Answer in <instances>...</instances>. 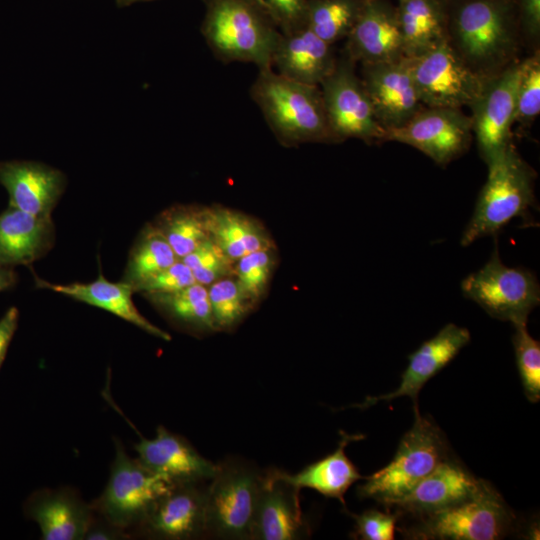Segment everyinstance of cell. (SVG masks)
Masks as SVG:
<instances>
[{
	"mask_svg": "<svg viewBox=\"0 0 540 540\" xmlns=\"http://www.w3.org/2000/svg\"><path fill=\"white\" fill-rule=\"evenodd\" d=\"M202 1L201 34L218 60L271 67L281 32L258 0Z\"/></svg>",
	"mask_w": 540,
	"mask_h": 540,
	"instance_id": "3",
	"label": "cell"
},
{
	"mask_svg": "<svg viewBox=\"0 0 540 540\" xmlns=\"http://www.w3.org/2000/svg\"><path fill=\"white\" fill-rule=\"evenodd\" d=\"M405 60L426 107H469L487 78L473 71L448 40Z\"/></svg>",
	"mask_w": 540,
	"mask_h": 540,
	"instance_id": "10",
	"label": "cell"
},
{
	"mask_svg": "<svg viewBox=\"0 0 540 540\" xmlns=\"http://www.w3.org/2000/svg\"><path fill=\"white\" fill-rule=\"evenodd\" d=\"M143 296L173 325L192 333L215 332L216 327L206 286L195 283L169 293H148Z\"/></svg>",
	"mask_w": 540,
	"mask_h": 540,
	"instance_id": "29",
	"label": "cell"
},
{
	"mask_svg": "<svg viewBox=\"0 0 540 540\" xmlns=\"http://www.w3.org/2000/svg\"><path fill=\"white\" fill-rule=\"evenodd\" d=\"M147 1H154V0H115V4L118 7L123 8V7H127L130 5L139 3V2H147Z\"/></svg>",
	"mask_w": 540,
	"mask_h": 540,
	"instance_id": "45",
	"label": "cell"
},
{
	"mask_svg": "<svg viewBox=\"0 0 540 540\" xmlns=\"http://www.w3.org/2000/svg\"><path fill=\"white\" fill-rule=\"evenodd\" d=\"M275 265V247L251 252L235 262L234 277L254 305L265 296Z\"/></svg>",
	"mask_w": 540,
	"mask_h": 540,
	"instance_id": "34",
	"label": "cell"
},
{
	"mask_svg": "<svg viewBox=\"0 0 540 540\" xmlns=\"http://www.w3.org/2000/svg\"><path fill=\"white\" fill-rule=\"evenodd\" d=\"M344 54L361 64L404 58L396 6L388 0H364L358 19L345 39Z\"/></svg>",
	"mask_w": 540,
	"mask_h": 540,
	"instance_id": "17",
	"label": "cell"
},
{
	"mask_svg": "<svg viewBox=\"0 0 540 540\" xmlns=\"http://www.w3.org/2000/svg\"><path fill=\"white\" fill-rule=\"evenodd\" d=\"M151 223L162 233L179 259L210 238L205 206L173 205L158 214Z\"/></svg>",
	"mask_w": 540,
	"mask_h": 540,
	"instance_id": "31",
	"label": "cell"
},
{
	"mask_svg": "<svg viewBox=\"0 0 540 540\" xmlns=\"http://www.w3.org/2000/svg\"><path fill=\"white\" fill-rule=\"evenodd\" d=\"M262 472L238 459L218 463L206 488L205 537L251 539Z\"/></svg>",
	"mask_w": 540,
	"mask_h": 540,
	"instance_id": "7",
	"label": "cell"
},
{
	"mask_svg": "<svg viewBox=\"0 0 540 540\" xmlns=\"http://www.w3.org/2000/svg\"><path fill=\"white\" fill-rule=\"evenodd\" d=\"M471 139V119L461 109L426 106L383 137L416 148L440 166L463 155Z\"/></svg>",
	"mask_w": 540,
	"mask_h": 540,
	"instance_id": "12",
	"label": "cell"
},
{
	"mask_svg": "<svg viewBox=\"0 0 540 540\" xmlns=\"http://www.w3.org/2000/svg\"><path fill=\"white\" fill-rule=\"evenodd\" d=\"M300 490L285 477L284 471L262 473L252 540H296L309 535Z\"/></svg>",
	"mask_w": 540,
	"mask_h": 540,
	"instance_id": "16",
	"label": "cell"
},
{
	"mask_svg": "<svg viewBox=\"0 0 540 540\" xmlns=\"http://www.w3.org/2000/svg\"><path fill=\"white\" fill-rule=\"evenodd\" d=\"M338 447L331 454L309 464L296 474L284 472L285 477L299 489L309 488L325 497L339 500L345 506L347 490L362 478L348 458L345 448L349 442L362 438L360 435L341 433Z\"/></svg>",
	"mask_w": 540,
	"mask_h": 540,
	"instance_id": "28",
	"label": "cell"
},
{
	"mask_svg": "<svg viewBox=\"0 0 540 540\" xmlns=\"http://www.w3.org/2000/svg\"><path fill=\"white\" fill-rule=\"evenodd\" d=\"M197 283L192 271L181 260L161 270L135 288V293H169Z\"/></svg>",
	"mask_w": 540,
	"mask_h": 540,
	"instance_id": "38",
	"label": "cell"
},
{
	"mask_svg": "<svg viewBox=\"0 0 540 540\" xmlns=\"http://www.w3.org/2000/svg\"><path fill=\"white\" fill-rule=\"evenodd\" d=\"M52 217H39L8 206L0 213V265L30 266L55 244Z\"/></svg>",
	"mask_w": 540,
	"mask_h": 540,
	"instance_id": "24",
	"label": "cell"
},
{
	"mask_svg": "<svg viewBox=\"0 0 540 540\" xmlns=\"http://www.w3.org/2000/svg\"><path fill=\"white\" fill-rule=\"evenodd\" d=\"M204 482L173 484L153 505L132 535L150 539L191 540L205 537Z\"/></svg>",
	"mask_w": 540,
	"mask_h": 540,
	"instance_id": "14",
	"label": "cell"
},
{
	"mask_svg": "<svg viewBox=\"0 0 540 540\" xmlns=\"http://www.w3.org/2000/svg\"><path fill=\"white\" fill-rule=\"evenodd\" d=\"M131 538L123 529L110 523L93 511V516L85 533V540H123Z\"/></svg>",
	"mask_w": 540,
	"mask_h": 540,
	"instance_id": "42",
	"label": "cell"
},
{
	"mask_svg": "<svg viewBox=\"0 0 540 540\" xmlns=\"http://www.w3.org/2000/svg\"><path fill=\"white\" fill-rule=\"evenodd\" d=\"M207 289L217 331H231L254 309L234 276L222 278Z\"/></svg>",
	"mask_w": 540,
	"mask_h": 540,
	"instance_id": "33",
	"label": "cell"
},
{
	"mask_svg": "<svg viewBox=\"0 0 540 540\" xmlns=\"http://www.w3.org/2000/svg\"><path fill=\"white\" fill-rule=\"evenodd\" d=\"M181 260L192 271L196 282L206 287L222 278L234 276L236 261L228 257L211 238Z\"/></svg>",
	"mask_w": 540,
	"mask_h": 540,
	"instance_id": "36",
	"label": "cell"
},
{
	"mask_svg": "<svg viewBox=\"0 0 540 540\" xmlns=\"http://www.w3.org/2000/svg\"><path fill=\"white\" fill-rule=\"evenodd\" d=\"M487 167V180L461 236L462 246L496 234L512 219L527 214L534 205L535 172L513 144L487 163Z\"/></svg>",
	"mask_w": 540,
	"mask_h": 540,
	"instance_id": "4",
	"label": "cell"
},
{
	"mask_svg": "<svg viewBox=\"0 0 540 540\" xmlns=\"http://www.w3.org/2000/svg\"><path fill=\"white\" fill-rule=\"evenodd\" d=\"M361 66V81L376 119L385 132L402 126L425 107L405 57Z\"/></svg>",
	"mask_w": 540,
	"mask_h": 540,
	"instance_id": "15",
	"label": "cell"
},
{
	"mask_svg": "<svg viewBox=\"0 0 540 540\" xmlns=\"http://www.w3.org/2000/svg\"><path fill=\"white\" fill-rule=\"evenodd\" d=\"M137 459L173 484L210 481L218 464L201 455L183 436L157 427L152 439L141 437L134 445Z\"/></svg>",
	"mask_w": 540,
	"mask_h": 540,
	"instance_id": "19",
	"label": "cell"
},
{
	"mask_svg": "<svg viewBox=\"0 0 540 540\" xmlns=\"http://www.w3.org/2000/svg\"><path fill=\"white\" fill-rule=\"evenodd\" d=\"M485 483L447 457L390 508L395 507L398 513L405 512L414 516L435 511L473 496Z\"/></svg>",
	"mask_w": 540,
	"mask_h": 540,
	"instance_id": "22",
	"label": "cell"
},
{
	"mask_svg": "<svg viewBox=\"0 0 540 540\" xmlns=\"http://www.w3.org/2000/svg\"><path fill=\"white\" fill-rule=\"evenodd\" d=\"M512 342L524 393L531 402L540 399V344L527 330V322L513 323Z\"/></svg>",
	"mask_w": 540,
	"mask_h": 540,
	"instance_id": "35",
	"label": "cell"
},
{
	"mask_svg": "<svg viewBox=\"0 0 540 540\" xmlns=\"http://www.w3.org/2000/svg\"><path fill=\"white\" fill-rule=\"evenodd\" d=\"M448 42L489 77L516 61L521 35L514 0H447Z\"/></svg>",
	"mask_w": 540,
	"mask_h": 540,
	"instance_id": "1",
	"label": "cell"
},
{
	"mask_svg": "<svg viewBox=\"0 0 540 540\" xmlns=\"http://www.w3.org/2000/svg\"><path fill=\"white\" fill-rule=\"evenodd\" d=\"M172 485L137 458H131L116 439L108 482L91 506L95 513L125 530L131 537L133 530Z\"/></svg>",
	"mask_w": 540,
	"mask_h": 540,
	"instance_id": "8",
	"label": "cell"
},
{
	"mask_svg": "<svg viewBox=\"0 0 540 540\" xmlns=\"http://www.w3.org/2000/svg\"><path fill=\"white\" fill-rule=\"evenodd\" d=\"M24 513L37 523L41 539L81 540L92 519L93 509L72 488H46L28 497Z\"/></svg>",
	"mask_w": 540,
	"mask_h": 540,
	"instance_id": "20",
	"label": "cell"
},
{
	"mask_svg": "<svg viewBox=\"0 0 540 540\" xmlns=\"http://www.w3.org/2000/svg\"><path fill=\"white\" fill-rule=\"evenodd\" d=\"M395 6L406 58L448 40L447 0H397Z\"/></svg>",
	"mask_w": 540,
	"mask_h": 540,
	"instance_id": "27",
	"label": "cell"
},
{
	"mask_svg": "<svg viewBox=\"0 0 540 540\" xmlns=\"http://www.w3.org/2000/svg\"><path fill=\"white\" fill-rule=\"evenodd\" d=\"M465 297L476 302L493 318L527 322L540 302V286L535 275L523 268L505 265L495 248L489 261L461 283Z\"/></svg>",
	"mask_w": 540,
	"mask_h": 540,
	"instance_id": "9",
	"label": "cell"
},
{
	"mask_svg": "<svg viewBox=\"0 0 540 540\" xmlns=\"http://www.w3.org/2000/svg\"><path fill=\"white\" fill-rule=\"evenodd\" d=\"M520 77L516 92L514 123L530 125L540 113L539 50L520 61Z\"/></svg>",
	"mask_w": 540,
	"mask_h": 540,
	"instance_id": "37",
	"label": "cell"
},
{
	"mask_svg": "<svg viewBox=\"0 0 540 540\" xmlns=\"http://www.w3.org/2000/svg\"><path fill=\"white\" fill-rule=\"evenodd\" d=\"M250 96L284 146L334 142L320 86L291 80L269 67L258 70Z\"/></svg>",
	"mask_w": 540,
	"mask_h": 540,
	"instance_id": "2",
	"label": "cell"
},
{
	"mask_svg": "<svg viewBox=\"0 0 540 540\" xmlns=\"http://www.w3.org/2000/svg\"><path fill=\"white\" fill-rule=\"evenodd\" d=\"M355 62L345 54L337 58L332 72L319 85L334 142L354 138L383 141L385 130L376 119Z\"/></svg>",
	"mask_w": 540,
	"mask_h": 540,
	"instance_id": "11",
	"label": "cell"
},
{
	"mask_svg": "<svg viewBox=\"0 0 540 540\" xmlns=\"http://www.w3.org/2000/svg\"><path fill=\"white\" fill-rule=\"evenodd\" d=\"M520 67L517 61L487 77L481 92L469 106L472 132L486 164L512 144Z\"/></svg>",
	"mask_w": 540,
	"mask_h": 540,
	"instance_id": "13",
	"label": "cell"
},
{
	"mask_svg": "<svg viewBox=\"0 0 540 540\" xmlns=\"http://www.w3.org/2000/svg\"><path fill=\"white\" fill-rule=\"evenodd\" d=\"M469 331L453 323L445 325L434 337L423 342L409 355V363L402 373L399 387L393 392L367 398L361 407L366 408L379 401H391L408 396L418 410V394L422 387L441 371L470 341Z\"/></svg>",
	"mask_w": 540,
	"mask_h": 540,
	"instance_id": "21",
	"label": "cell"
},
{
	"mask_svg": "<svg viewBox=\"0 0 540 540\" xmlns=\"http://www.w3.org/2000/svg\"><path fill=\"white\" fill-rule=\"evenodd\" d=\"M364 0H307L304 27L334 45L345 40L361 12Z\"/></svg>",
	"mask_w": 540,
	"mask_h": 540,
	"instance_id": "32",
	"label": "cell"
},
{
	"mask_svg": "<svg viewBox=\"0 0 540 540\" xmlns=\"http://www.w3.org/2000/svg\"><path fill=\"white\" fill-rule=\"evenodd\" d=\"M447 458V444L438 426L415 411V422L402 437L392 461L358 487L360 498L387 507L405 497Z\"/></svg>",
	"mask_w": 540,
	"mask_h": 540,
	"instance_id": "5",
	"label": "cell"
},
{
	"mask_svg": "<svg viewBox=\"0 0 540 540\" xmlns=\"http://www.w3.org/2000/svg\"><path fill=\"white\" fill-rule=\"evenodd\" d=\"M336 61L333 45L302 27L290 33H281L271 67L291 80L319 86L332 72Z\"/></svg>",
	"mask_w": 540,
	"mask_h": 540,
	"instance_id": "23",
	"label": "cell"
},
{
	"mask_svg": "<svg viewBox=\"0 0 540 540\" xmlns=\"http://www.w3.org/2000/svg\"><path fill=\"white\" fill-rule=\"evenodd\" d=\"M17 282L18 275L14 269L0 265V292L12 289Z\"/></svg>",
	"mask_w": 540,
	"mask_h": 540,
	"instance_id": "44",
	"label": "cell"
},
{
	"mask_svg": "<svg viewBox=\"0 0 540 540\" xmlns=\"http://www.w3.org/2000/svg\"><path fill=\"white\" fill-rule=\"evenodd\" d=\"M0 184L9 195V205L39 217H51L67 185L65 174L37 161L0 162Z\"/></svg>",
	"mask_w": 540,
	"mask_h": 540,
	"instance_id": "18",
	"label": "cell"
},
{
	"mask_svg": "<svg viewBox=\"0 0 540 540\" xmlns=\"http://www.w3.org/2000/svg\"><path fill=\"white\" fill-rule=\"evenodd\" d=\"M521 38L534 51L539 50L540 0H514Z\"/></svg>",
	"mask_w": 540,
	"mask_h": 540,
	"instance_id": "41",
	"label": "cell"
},
{
	"mask_svg": "<svg viewBox=\"0 0 540 540\" xmlns=\"http://www.w3.org/2000/svg\"><path fill=\"white\" fill-rule=\"evenodd\" d=\"M211 240L232 260L275 247L263 224L254 217L225 206H205Z\"/></svg>",
	"mask_w": 540,
	"mask_h": 540,
	"instance_id": "26",
	"label": "cell"
},
{
	"mask_svg": "<svg viewBox=\"0 0 540 540\" xmlns=\"http://www.w3.org/2000/svg\"><path fill=\"white\" fill-rule=\"evenodd\" d=\"M177 260L179 258L162 233L152 223H147L129 251L121 281L135 292L139 284Z\"/></svg>",
	"mask_w": 540,
	"mask_h": 540,
	"instance_id": "30",
	"label": "cell"
},
{
	"mask_svg": "<svg viewBox=\"0 0 540 540\" xmlns=\"http://www.w3.org/2000/svg\"><path fill=\"white\" fill-rule=\"evenodd\" d=\"M35 283L37 288L49 289L73 300L101 308L154 337L164 341L171 340L168 332L151 323L139 312L132 299L135 293L132 287L121 280L108 281L102 271H99L95 281L89 283L54 284L36 276Z\"/></svg>",
	"mask_w": 540,
	"mask_h": 540,
	"instance_id": "25",
	"label": "cell"
},
{
	"mask_svg": "<svg viewBox=\"0 0 540 540\" xmlns=\"http://www.w3.org/2000/svg\"><path fill=\"white\" fill-rule=\"evenodd\" d=\"M18 322L19 310L15 306L10 307L0 319V369L17 330Z\"/></svg>",
	"mask_w": 540,
	"mask_h": 540,
	"instance_id": "43",
	"label": "cell"
},
{
	"mask_svg": "<svg viewBox=\"0 0 540 540\" xmlns=\"http://www.w3.org/2000/svg\"><path fill=\"white\" fill-rule=\"evenodd\" d=\"M355 520V535L362 540H393L399 513H384L367 510L352 514Z\"/></svg>",
	"mask_w": 540,
	"mask_h": 540,
	"instance_id": "39",
	"label": "cell"
},
{
	"mask_svg": "<svg viewBox=\"0 0 540 540\" xmlns=\"http://www.w3.org/2000/svg\"><path fill=\"white\" fill-rule=\"evenodd\" d=\"M281 33L304 27L307 0H258Z\"/></svg>",
	"mask_w": 540,
	"mask_h": 540,
	"instance_id": "40",
	"label": "cell"
},
{
	"mask_svg": "<svg viewBox=\"0 0 540 540\" xmlns=\"http://www.w3.org/2000/svg\"><path fill=\"white\" fill-rule=\"evenodd\" d=\"M406 529L412 539L495 540L505 537L514 516L501 495L489 484L451 506L415 515Z\"/></svg>",
	"mask_w": 540,
	"mask_h": 540,
	"instance_id": "6",
	"label": "cell"
}]
</instances>
